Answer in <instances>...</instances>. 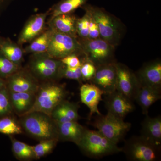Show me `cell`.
Segmentation results:
<instances>
[{
    "label": "cell",
    "mask_w": 161,
    "mask_h": 161,
    "mask_svg": "<svg viewBox=\"0 0 161 161\" xmlns=\"http://www.w3.org/2000/svg\"><path fill=\"white\" fill-rule=\"evenodd\" d=\"M21 117L20 125L30 136L40 142L58 140L57 123L50 115L43 112L34 111Z\"/></svg>",
    "instance_id": "cell-1"
},
{
    "label": "cell",
    "mask_w": 161,
    "mask_h": 161,
    "mask_svg": "<svg viewBox=\"0 0 161 161\" xmlns=\"http://www.w3.org/2000/svg\"><path fill=\"white\" fill-rule=\"evenodd\" d=\"M77 146L89 157L100 158L122 152V148L104 136L99 131L86 129Z\"/></svg>",
    "instance_id": "cell-2"
},
{
    "label": "cell",
    "mask_w": 161,
    "mask_h": 161,
    "mask_svg": "<svg viewBox=\"0 0 161 161\" xmlns=\"http://www.w3.org/2000/svg\"><path fill=\"white\" fill-rule=\"evenodd\" d=\"M67 95V92L64 85L58 84L55 81L40 84L36 93L33 106L27 113L37 111L50 115L55 107L65 99Z\"/></svg>",
    "instance_id": "cell-3"
},
{
    "label": "cell",
    "mask_w": 161,
    "mask_h": 161,
    "mask_svg": "<svg viewBox=\"0 0 161 161\" xmlns=\"http://www.w3.org/2000/svg\"><path fill=\"white\" fill-rule=\"evenodd\" d=\"M84 9L98 25L100 38L113 46H117L121 38L122 29L116 18L103 8L87 5Z\"/></svg>",
    "instance_id": "cell-4"
},
{
    "label": "cell",
    "mask_w": 161,
    "mask_h": 161,
    "mask_svg": "<svg viewBox=\"0 0 161 161\" xmlns=\"http://www.w3.org/2000/svg\"><path fill=\"white\" fill-rule=\"evenodd\" d=\"M62 64L60 60L52 58L45 52L31 54L26 69L39 82L56 81L58 80Z\"/></svg>",
    "instance_id": "cell-5"
},
{
    "label": "cell",
    "mask_w": 161,
    "mask_h": 161,
    "mask_svg": "<svg viewBox=\"0 0 161 161\" xmlns=\"http://www.w3.org/2000/svg\"><path fill=\"white\" fill-rule=\"evenodd\" d=\"M91 125L108 139L117 144L123 140L132 127V124L108 112L106 115H96Z\"/></svg>",
    "instance_id": "cell-6"
},
{
    "label": "cell",
    "mask_w": 161,
    "mask_h": 161,
    "mask_svg": "<svg viewBox=\"0 0 161 161\" xmlns=\"http://www.w3.org/2000/svg\"><path fill=\"white\" fill-rule=\"evenodd\" d=\"M122 149L127 159L131 161H156L161 156V147L141 135L130 137Z\"/></svg>",
    "instance_id": "cell-7"
},
{
    "label": "cell",
    "mask_w": 161,
    "mask_h": 161,
    "mask_svg": "<svg viewBox=\"0 0 161 161\" xmlns=\"http://www.w3.org/2000/svg\"><path fill=\"white\" fill-rule=\"evenodd\" d=\"M46 52L59 60L71 54L86 56L78 38L54 31Z\"/></svg>",
    "instance_id": "cell-8"
},
{
    "label": "cell",
    "mask_w": 161,
    "mask_h": 161,
    "mask_svg": "<svg viewBox=\"0 0 161 161\" xmlns=\"http://www.w3.org/2000/svg\"><path fill=\"white\" fill-rule=\"evenodd\" d=\"M79 41L87 59L96 67L114 61L113 59L115 47L105 40L99 38Z\"/></svg>",
    "instance_id": "cell-9"
},
{
    "label": "cell",
    "mask_w": 161,
    "mask_h": 161,
    "mask_svg": "<svg viewBox=\"0 0 161 161\" xmlns=\"http://www.w3.org/2000/svg\"><path fill=\"white\" fill-rule=\"evenodd\" d=\"M9 92L36 93L40 83L26 68L22 67L5 80Z\"/></svg>",
    "instance_id": "cell-10"
},
{
    "label": "cell",
    "mask_w": 161,
    "mask_h": 161,
    "mask_svg": "<svg viewBox=\"0 0 161 161\" xmlns=\"http://www.w3.org/2000/svg\"><path fill=\"white\" fill-rule=\"evenodd\" d=\"M116 90L133 101L140 86L136 75L123 64L116 62Z\"/></svg>",
    "instance_id": "cell-11"
},
{
    "label": "cell",
    "mask_w": 161,
    "mask_h": 161,
    "mask_svg": "<svg viewBox=\"0 0 161 161\" xmlns=\"http://www.w3.org/2000/svg\"><path fill=\"white\" fill-rule=\"evenodd\" d=\"M116 62L113 61L97 66L95 75L90 82L107 94L116 90Z\"/></svg>",
    "instance_id": "cell-12"
},
{
    "label": "cell",
    "mask_w": 161,
    "mask_h": 161,
    "mask_svg": "<svg viewBox=\"0 0 161 161\" xmlns=\"http://www.w3.org/2000/svg\"><path fill=\"white\" fill-rule=\"evenodd\" d=\"M103 95L108 112L117 117L124 119L128 114L135 109V105L132 101L117 90Z\"/></svg>",
    "instance_id": "cell-13"
},
{
    "label": "cell",
    "mask_w": 161,
    "mask_h": 161,
    "mask_svg": "<svg viewBox=\"0 0 161 161\" xmlns=\"http://www.w3.org/2000/svg\"><path fill=\"white\" fill-rule=\"evenodd\" d=\"M49 11L37 14L26 21L18 37L17 43L21 46L30 43L46 29V20Z\"/></svg>",
    "instance_id": "cell-14"
},
{
    "label": "cell",
    "mask_w": 161,
    "mask_h": 161,
    "mask_svg": "<svg viewBox=\"0 0 161 161\" xmlns=\"http://www.w3.org/2000/svg\"><path fill=\"white\" fill-rule=\"evenodd\" d=\"M135 74L140 85L161 91L160 60H155L147 64Z\"/></svg>",
    "instance_id": "cell-15"
},
{
    "label": "cell",
    "mask_w": 161,
    "mask_h": 161,
    "mask_svg": "<svg viewBox=\"0 0 161 161\" xmlns=\"http://www.w3.org/2000/svg\"><path fill=\"white\" fill-rule=\"evenodd\" d=\"M104 94L98 87L92 83H86L81 85L80 88V96L81 103L89 108V120L92 119L94 114L101 115L98 108V106L102 96Z\"/></svg>",
    "instance_id": "cell-16"
},
{
    "label": "cell",
    "mask_w": 161,
    "mask_h": 161,
    "mask_svg": "<svg viewBox=\"0 0 161 161\" xmlns=\"http://www.w3.org/2000/svg\"><path fill=\"white\" fill-rule=\"evenodd\" d=\"M77 19L73 13L59 15L49 19L47 25L54 31L78 38L76 31Z\"/></svg>",
    "instance_id": "cell-17"
},
{
    "label": "cell",
    "mask_w": 161,
    "mask_h": 161,
    "mask_svg": "<svg viewBox=\"0 0 161 161\" xmlns=\"http://www.w3.org/2000/svg\"><path fill=\"white\" fill-rule=\"evenodd\" d=\"M57 123L59 141L72 142L77 145L87 129L77 121Z\"/></svg>",
    "instance_id": "cell-18"
},
{
    "label": "cell",
    "mask_w": 161,
    "mask_h": 161,
    "mask_svg": "<svg viewBox=\"0 0 161 161\" xmlns=\"http://www.w3.org/2000/svg\"><path fill=\"white\" fill-rule=\"evenodd\" d=\"M78 103L64 99L55 107L50 116L57 123L78 121L80 118L78 114Z\"/></svg>",
    "instance_id": "cell-19"
},
{
    "label": "cell",
    "mask_w": 161,
    "mask_h": 161,
    "mask_svg": "<svg viewBox=\"0 0 161 161\" xmlns=\"http://www.w3.org/2000/svg\"><path fill=\"white\" fill-rule=\"evenodd\" d=\"M146 116L142 123L141 135L153 143L161 147V115L155 117Z\"/></svg>",
    "instance_id": "cell-20"
},
{
    "label": "cell",
    "mask_w": 161,
    "mask_h": 161,
    "mask_svg": "<svg viewBox=\"0 0 161 161\" xmlns=\"http://www.w3.org/2000/svg\"><path fill=\"white\" fill-rule=\"evenodd\" d=\"M13 109L20 116L31 109L34 103L36 93L9 92Z\"/></svg>",
    "instance_id": "cell-21"
},
{
    "label": "cell",
    "mask_w": 161,
    "mask_h": 161,
    "mask_svg": "<svg viewBox=\"0 0 161 161\" xmlns=\"http://www.w3.org/2000/svg\"><path fill=\"white\" fill-rule=\"evenodd\" d=\"M161 98V91L151 87L140 86L135 100L145 115H148L150 107Z\"/></svg>",
    "instance_id": "cell-22"
},
{
    "label": "cell",
    "mask_w": 161,
    "mask_h": 161,
    "mask_svg": "<svg viewBox=\"0 0 161 161\" xmlns=\"http://www.w3.org/2000/svg\"><path fill=\"white\" fill-rule=\"evenodd\" d=\"M0 51L9 60L21 66L25 54L22 46L12 41L9 38H3L0 43Z\"/></svg>",
    "instance_id": "cell-23"
},
{
    "label": "cell",
    "mask_w": 161,
    "mask_h": 161,
    "mask_svg": "<svg viewBox=\"0 0 161 161\" xmlns=\"http://www.w3.org/2000/svg\"><path fill=\"white\" fill-rule=\"evenodd\" d=\"M53 34V30L48 26L46 27L41 34L32 40L27 46L23 48L25 54L46 52Z\"/></svg>",
    "instance_id": "cell-24"
},
{
    "label": "cell",
    "mask_w": 161,
    "mask_h": 161,
    "mask_svg": "<svg viewBox=\"0 0 161 161\" xmlns=\"http://www.w3.org/2000/svg\"><path fill=\"white\" fill-rule=\"evenodd\" d=\"M88 0H61L48 10L49 19L59 15L73 13L79 7L85 5Z\"/></svg>",
    "instance_id": "cell-25"
},
{
    "label": "cell",
    "mask_w": 161,
    "mask_h": 161,
    "mask_svg": "<svg viewBox=\"0 0 161 161\" xmlns=\"http://www.w3.org/2000/svg\"><path fill=\"white\" fill-rule=\"evenodd\" d=\"M11 142L13 152L18 159L26 161L36 159L32 146L14 138L12 139Z\"/></svg>",
    "instance_id": "cell-26"
},
{
    "label": "cell",
    "mask_w": 161,
    "mask_h": 161,
    "mask_svg": "<svg viewBox=\"0 0 161 161\" xmlns=\"http://www.w3.org/2000/svg\"><path fill=\"white\" fill-rule=\"evenodd\" d=\"M21 126L8 116L0 118V133L6 135H18L22 133Z\"/></svg>",
    "instance_id": "cell-27"
},
{
    "label": "cell",
    "mask_w": 161,
    "mask_h": 161,
    "mask_svg": "<svg viewBox=\"0 0 161 161\" xmlns=\"http://www.w3.org/2000/svg\"><path fill=\"white\" fill-rule=\"evenodd\" d=\"M21 67L9 60L0 51V78L5 80Z\"/></svg>",
    "instance_id": "cell-28"
},
{
    "label": "cell",
    "mask_w": 161,
    "mask_h": 161,
    "mask_svg": "<svg viewBox=\"0 0 161 161\" xmlns=\"http://www.w3.org/2000/svg\"><path fill=\"white\" fill-rule=\"evenodd\" d=\"M59 142L58 139L47 140L40 141L36 146H32L36 159H40L53 151Z\"/></svg>",
    "instance_id": "cell-29"
},
{
    "label": "cell",
    "mask_w": 161,
    "mask_h": 161,
    "mask_svg": "<svg viewBox=\"0 0 161 161\" xmlns=\"http://www.w3.org/2000/svg\"><path fill=\"white\" fill-rule=\"evenodd\" d=\"M13 111L9 91L6 86L0 89V118L8 116Z\"/></svg>",
    "instance_id": "cell-30"
},
{
    "label": "cell",
    "mask_w": 161,
    "mask_h": 161,
    "mask_svg": "<svg viewBox=\"0 0 161 161\" xmlns=\"http://www.w3.org/2000/svg\"><path fill=\"white\" fill-rule=\"evenodd\" d=\"M80 67L71 68L65 66L62 63L58 74V80L61 78H66L77 80L80 83H82L83 81L80 71Z\"/></svg>",
    "instance_id": "cell-31"
},
{
    "label": "cell",
    "mask_w": 161,
    "mask_h": 161,
    "mask_svg": "<svg viewBox=\"0 0 161 161\" xmlns=\"http://www.w3.org/2000/svg\"><path fill=\"white\" fill-rule=\"evenodd\" d=\"M82 64L80 67L81 76L83 81H91L94 77L96 70V65L88 60L86 56L81 58Z\"/></svg>",
    "instance_id": "cell-32"
},
{
    "label": "cell",
    "mask_w": 161,
    "mask_h": 161,
    "mask_svg": "<svg viewBox=\"0 0 161 161\" xmlns=\"http://www.w3.org/2000/svg\"><path fill=\"white\" fill-rule=\"evenodd\" d=\"M89 16L87 13L83 17L77 19L76 23V31L79 40L88 39Z\"/></svg>",
    "instance_id": "cell-33"
},
{
    "label": "cell",
    "mask_w": 161,
    "mask_h": 161,
    "mask_svg": "<svg viewBox=\"0 0 161 161\" xmlns=\"http://www.w3.org/2000/svg\"><path fill=\"white\" fill-rule=\"evenodd\" d=\"M61 62L64 65L71 68L80 67L82 64V60L79 56L76 54H71L62 58Z\"/></svg>",
    "instance_id": "cell-34"
},
{
    "label": "cell",
    "mask_w": 161,
    "mask_h": 161,
    "mask_svg": "<svg viewBox=\"0 0 161 161\" xmlns=\"http://www.w3.org/2000/svg\"><path fill=\"white\" fill-rule=\"evenodd\" d=\"M89 16V26L88 39L91 40L100 38V33L98 25L95 20L88 13Z\"/></svg>",
    "instance_id": "cell-35"
},
{
    "label": "cell",
    "mask_w": 161,
    "mask_h": 161,
    "mask_svg": "<svg viewBox=\"0 0 161 161\" xmlns=\"http://www.w3.org/2000/svg\"><path fill=\"white\" fill-rule=\"evenodd\" d=\"M14 0H0V15L5 11Z\"/></svg>",
    "instance_id": "cell-36"
},
{
    "label": "cell",
    "mask_w": 161,
    "mask_h": 161,
    "mask_svg": "<svg viewBox=\"0 0 161 161\" xmlns=\"http://www.w3.org/2000/svg\"><path fill=\"white\" fill-rule=\"evenodd\" d=\"M6 86V81H5V80H3V79L0 78V89Z\"/></svg>",
    "instance_id": "cell-37"
},
{
    "label": "cell",
    "mask_w": 161,
    "mask_h": 161,
    "mask_svg": "<svg viewBox=\"0 0 161 161\" xmlns=\"http://www.w3.org/2000/svg\"><path fill=\"white\" fill-rule=\"evenodd\" d=\"M3 37L0 36V43L2 42V40H3Z\"/></svg>",
    "instance_id": "cell-38"
}]
</instances>
